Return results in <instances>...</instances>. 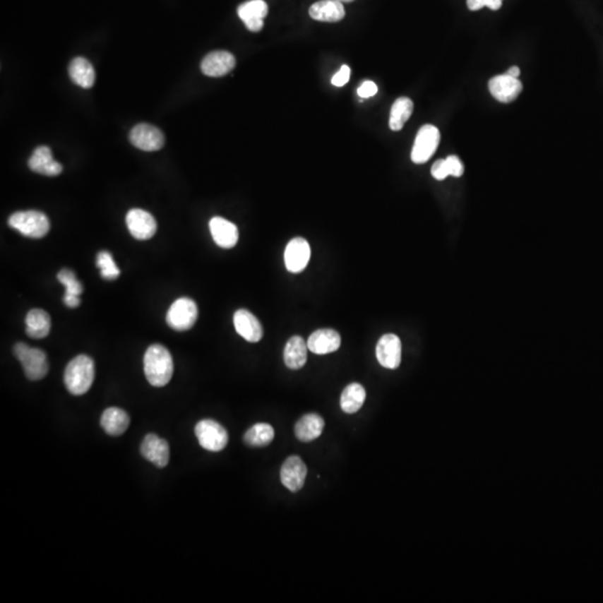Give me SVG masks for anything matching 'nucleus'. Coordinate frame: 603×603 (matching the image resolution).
<instances>
[{
	"mask_svg": "<svg viewBox=\"0 0 603 603\" xmlns=\"http://www.w3.org/2000/svg\"><path fill=\"white\" fill-rule=\"evenodd\" d=\"M145 374L150 385L165 387L170 382L174 374V360L166 347L153 345L145 351Z\"/></svg>",
	"mask_w": 603,
	"mask_h": 603,
	"instance_id": "1",
	"label": "nucleus"
},
{
	"mask_svg": "<svg viewBox=\"0 0 603 603\" xmlns=\"http://www.w3.org/2000/svg\"><path fill=\"white\" fill-rule=\"evenodd\" d=\"M95 378L94 361L85 354L75 357L67 364L64 372V383L72 395H82L88 393Z\"/></svg>",
	"mask_w": 603,
	"mask_h": 603,
	"instance_id": "2",
	"label": "nucleus"
},
{
	"mask_svg": "<svg viewBox=\"0 0 603 603\" xmlns=\"http://www.w3.org/2000/svg\"><path fill=\"white\" fill-rule=\"evenodd\" d=\"M8 225L13 229L30 238H43L51 228L49 217L42 211H18L11 215Z\"/></svg>",
	"mask_w": 603,
	"mask_h": 603,
	"instance_id": "3",
	"label": "nucleus"
},
{
	"mask_svg": "<svg viewBox=\"0 0 603 603\" xmlns=\"http://www.w3.org/2000/svg\"><path fill=\"white\" fill-rule=\"evenodd\" d=\"M13 353L19 362L22 363L25 374L28 379L32 381H38L45 378L49 372V366L44 351L36 347H28L25 343H17L13 347Z\"/></svg>",
	"mask_w": 603,
	"mask_h": 603,
	"instance_id": "4",
	"label": "nucleus"
},
{
	"mask_svg": "<svg viewBox=\"0 0 603 603\" xmlns=\"http://www.w3.org/2000/svg\"><path fill=\"white\" fill-rule=\"evenodd\" d=\"M195 434L199 445L205 450L213 453L222 451L227 446L229 441L227 430L213 419H203L198 422L196 424Z\"/></svg>",
	"mask_w": 603,
	"mask_h": 603,
	"instance_id": "5",
	"label": "nucleus"
},
{
	"mask_svg": "<svg viewBox=\"0 0 603 603\" xmlns=\"http://www.w3.org/2000/svg\"><path fill=\"white\" fill-rule=\"evenodd\" d=\"M198 307L193 299L181 297L174 301L167 313V323L176 331H188L195 326Z\"/></svg>",
	"mask_w": 603,
	"mask_h": 603,
	"instance_id": "6",
	"label": "nucleus"
},
{
	"mask_svg": "<svg viewBox=\"0 0 603 603\" xmlns=\"http://www.w3.org/2000/svg\"><path fill=\"white\" fill-rule=\"evenodd\" d=\"M441 142V133L436 126L426 124L417 133L414 148L411 151V160L417 165L426 163L433 157Z\"/></svg>",
	"mask_w": 603,
	"mask_h": 603,
	"instance_id": "7",
	"label": "nucleus"
},
{
	"mask_svg": "<svg viewBox=\"0 0 603 603\" xmlns=\"http://www.w3.org/2000/svg\"><path fill=\"white\" fill-rule=\"evenodd\" d=\"M311 247L306 239L302 237L293 238L287 244L284 253L286 270L293 274H299L306 268L310 262Z\"/></svg>",
	"mask_w": 603,
	"mask_h": 603,
	"instance_id": "8",
	"label": "nucleus"
},
{
	"mask_svg": "<svg viewBox=\"0 0 603 603\" xmlns=\"http://www.w3.org/2000/svg\"><path fill=\"white\" fill-rule=\"evenodd\" d=\"M126 226L136 239L147 241L157 232V225L155 217L142 209H131L126 214Z\"/></svg>",
	"mask_w": 603,
	"mask_h": 603,
	"instance_id": "9",
	"label": "nucleus"
},
{
	"mask_svg": "<svg viewBox=\"0 0 603 603\" xmlns=\"http://www.w3.org/2000/svg\"><path fill=\"white\" fill-rule=\"evenodd\" d=\"M130 141L134 147L143 151H157L165 145V136L155 126L141 123L132 129Z\"/></svg>",
	"mask_w": 603,
	"mask_h": 603,
	"instance_id": "10",
	"label": "nucleus"
},
{
	"mask_svg": "<svg viewBox=\"0 0 603 603\" xmlns=\"http://www.w3.org/2000/svg\"><path fill=\"white\" fill-rule=\"evenodd\" d=\"M306 476V465L299 456H289L280 468V482L294 493L304 486Z\"/></svg>",
	"mask_w": 603,
	"mask_h": 603,
	"instance_id": "11",
	"label": "nucleus"
},
{
	"mask_svg": "<svg viewBox=\"0 0 603 603\" xmlns=\"http://www.w3.org/2000/svg\"><path fill=\"white\" fill-rule=\"evenodd\" d=\"M376 354L383 368H398L401 363L400 339L395 334H385L376 345Z\"/></svg>",
	"mask_w": 603,
	"mask_h": 603,
	"instance_id": "12",
	"label": "nucleus"
},
{
	"mask_svg": "<svg viewBox=\"0 0 603 603\" xmlns=\"http://www.w3.org/2000/svg\"><path fill=\"white\" fill-rule=\"evenodd\" d=\"M489 92L497 101L510 103L518 99L523 85L518 78L508 75H497L489 82Z\"/></svg>",
	"mask_w": 603,
	"mask_h": 603,
	"instance_id": "13",
	"label": "nucleus"
},
{
	"mask_svg": "<svg viewBox=\"0 0 603 603\" xmlns=\"http://www.w3.org/2000/svg\"><path fill=\"white\" fill-rule=\"evenodd\" d=\"M141 454L157 467L163 468L166 467L170 459V448L165 439L155 434H149L142 441Z\"/></svg>",
	"mask_w": 603,
	"mask_h": 603,
	"instance_id": "14",
	"label": "nucleus"
},
{
	"mask_svg": "<svg viewBox=\"0 0 603 603\" xmlns=\"http://www.w3.org/2000/svg\"><path fill=\"white\" fill-rule=\"evenodd\" d=\"M235 65V56L229 52H211L201 61V71L207 76L220 78L232 72Z\"/></svg>",
	"mask_w": 603,
	"mask_h": 603,
	"instance_id": "15",
	"label": "nucleus"
},
{
	"mask_svg": "<svg viewBox=\"0 0 603 603\" xmlns=\"http://www.w3.org/2000/svg\"><path fill=\"white\" fill-rule=\"evenodd\" d=\"M210 234L215 243L222 249H232L238 243L237 226L222 217H214L209 222Z\"/></svg>",
	"mask_w": 603,
	"mask_h": 603,
	"instance_id": "16",
	"label": "nucleus"
},
{
	"mask_svg": "<svg viewBox=\"0 0 603 603\" xmlns=\"http://www.w3.org/2000/svg\"><path fill=\"white\" fill-rule=\"evenodd\" d=\"M237 13L251 32H259L264 27V18L268 13V6L264 0H249L238 7Z\"/></svg>",
	"mask_w": 603,
	"mask_h": 603,
	"instance_id": "17",
	"label": "nucleus"
},
{
	"mask_svg": "<svg viewBox=\"0 0 603 603\" xmlns=\"http://www.w3.org/2000/svg\"><path fill=\"white\" fill-rule=\"evenodd\" d=\"M341 345V337L335 330L321 328L313 332L307 340V347L315 354H328L339 350Z\"/></svg>",
	"mask_w": 603,
	"mask_h": 603,
	"instance_id": "18",
	"label": "nucleus"
},
{
	"mask_svg": "<svg viewBox=\"0 0 603 603\" xmlns=\"http://www.w3.org/2000/svg\"><path fill=\"white\" fill-rule=\"evenodd\" d=\"M236 332L246 341L256 343L263 338V326L258 318L247 310H238L234 314Z\"/></svg>",
	"mask_w": 603,
	"mask_h": 603,
	"instance_id": "19",
	"label": "nucleus"
},
{
	"mask_svg": "<svg viewBox=\"0 0 603 603\" xmlns=\"http://www.w3.org/2000/svg\"><path fill=\"white\" fill-rule=\"evenodd\" d=\"M28 167L34 172L49 177L59 176L63 171V166L54 160L51 149L45 145L36 148L28 160Z\"/></svg>",
	"mask_w": 603,
	"mask_h": 603,
	"instance_id": "20",
	"label": "nucleus"
},
{
	"mask_svg": "<svg viewBox=\"0 0 603 603\" xmlns=\"http://www.w3.org/2000/svg\"><path fill=\"white\" fill-rule=\"evenodd\" d=\"M309 13L318 22H340L345 16V7L339 0H321L311 6Z\"/></svg>",
	"mask_w": 603,
	"mask_h": 603,
	"instance_id": "21",
	"label": "nucleus"
},
{
	"mask_svg": "<svg viewBox=\"0 0 603 603\" xmlns=\"http://www.w3.org/2000/svg\"><path fill=\"white\" fill-rule=\"evenodd\" d=\"M323 418L318 414H307L302 417L295 424V436L302 443H310L320 437L323 433Z\"/></svg>",
	"mask_w": 603,
	"mask_h": 603,
	"instance_id": "22",
	"label": "nucleus"
},
{
	"mask_svg": "<svg viewBox=\"0 0 603 603\" xmlns=\"http://www.w3.org/2000/svg\"><path fill=\"white\" fill-rule=\"evenodd\" d=\"M129 424H130V417L123 409L112 407V408H107L102 414L101 426L107 435L114 436V437L123 435L128 429Z\"/></svg>",
	"mask_w": 603,
	"mask_h": 603,
	"instance_id": "23",
	"label": "nucleus"
},
{
	"mask_svg": "<svg viewBox=\"0 0 603 603\" xmlns=\"http://www.w3.org/2000/svg\"><path fill=\"white\" fill-rule=\"evenodd\" d=\"M307 342L302 337H292L284 349V362L292 370H299L307 361Z\"/></svg>",
	"mask_w": 603,
	"mask_h": 603,
	"instance_id": "24",
	"label": "nucleus"
},
{
	"mask_svg": "<svg viewBox=\"0 0 603 603\" xmlns=\"http://www.w3.org/2000/svg\"><path fill=\"white\" fill-rule=\"evenodd\" d=\"M57 280L65 286L66 292H65L63 302L66 306L71 309L80 306V295L83 293V286L78 280L75 273L70 268H63L61 272L57 274Z\"/></svg>",
	"mask_w": 603,
	"mask_h": 603,
	"instance_id": "25",
	"label": "nucleus"
},
{
	"mask_svg": "<svg viewBox=\"0 0 603 603\" xmlns=\"http://www.w3.org/2000/svg\"><path fill=\"white\" fill-rule=\"evenodd\" d=\"M51 332V316L46 311L34 309L26 315V333L32 339H44Z\"/></svg>",
	"mask_w": 603,
	"mask_h": 603,
	"instance_id": "26",
	"label": "nucleus"
},
{
	"mask_svg": "<svg viewBox=\"0 0 603 603\" xmlns=\"http://www.w3.org/2000/svg\"><path fill=\"white\" fill-rule=\"evenodd\" d=\"M71 78L76 85L90 88L95 82V71L91 63L84 57H76L71 61L68 67Z\"/></svg>",
	"mask_w": 603,
	"mask_h": 603,
	"instance_id": "27",
	"label": "nucleus"
},
{
	"mask_svg": "<svg viewBox=\"0 0 603 603\" xmlns=\"http://www.w3.org/2000/svg\"><path fill=\"white\" fill-rule=\"evenodd\" d=\"M366 397V389L360 383H351L342 393L340 400L342 410L345 411V414L358 412L362 408Z\"/></svg>",
	"mask_w": 603,
	"mask_h": 603,
	"instance_id": "28",
	"label": "nucleus"
},
{
	"mask_svg": "<svg viewBox=\"0 0 603 603\" xmlns=\"http://www.w3.org/2000/svg\"><path fill=\"white\" fill-rule=\"evenodd\" d=\"M414 111V102L409 97L395 100L390 112L389 126L393 131H400Z\"/></svg>",
	"mask_w": 603,
	"mask_h": 603,
	"instance_id": "29",
	"label": "nucleus"
},
{
	"mask_svg": "<svg viewBox=\"0 0 603 603\" xmlns=\"http://www.w3.org/2000/svg\"><path fill=\"white\" fill-rule=\"evenodd\" d=\"M275 431L270 424L261 422L253 424L244 435V441L251 447H265L272 443Z\"/></svg>",
	"mask_w": 603,
	"mask_h": 603,
	"instance_id": "30",
	"label": "nucleus"
},
{
	"mask_svg": "<svg viewBox=\"0 0 603 603\" xmlns=\"http://www.w3.org/2000/svg\"><path fill=\"white\" fill-rule=\"evenodd\" d=\"M97 266L101 270V276L107 280H114L120 276V270L115 264L111 253L102 251L97 253Z\"/></svg>",
	"mask_w": 603,
	"mask_h": 603,
	"instance_id": "31",
	"label": "nucleus"
},
{
	"mask_svg": "<svg viewBox=\"0 0 603 603\" xmlns=\"http://www.w3.org/2000/svg\"><path fill=\"white\" fill-rule=\"evenodd\" d=\"M447 168H448L449 176L462 177L464 174V166L462 161L459 160V157L456 155H449L446 159Z\"/></svg>",
	"mask_w": 603,
	"mask_h": 603,
	"instance_id": "32",
	"label": "nucleus"
},
{
	"mask_svg": "<svg viewBox=\"0 0 603 603\" xmlns=\"http://www.w3.org/2000/svg\"><path fill=\"white\" fill-rule=\"evenodd\" d=\"M431 174L437 180H445L449 176L446 159L436 161L431 167Z\"/></svg>",
	"mask_w": 603,
	"mask_h": 603,
	"instance_id": "33",
	"label": "nucleus"
},
{
	"mask_svg": "<svg viewBox=\"0 0 603 603\" xmlns=\"http://www.w3.org/2000/svg\"><path fill=\"white\" fill-rule=\"evenodd\" d=\"M350 67L347 66V65H343L341 67V70L337 73V74L334 75L333 78H332V84L335 86H343L349 82L350 80Z\"/></svg>",
	"mask_w": 603,
	"mask_h": 603,
	"instance_id": "34",
	"label": "nucleus"
},
{
	"mask_svg": "<svg viewBox=\"0 0 603 603\" xmlns=\"http://www.w3.org/2000/svg\"><path fill=\"white\" fill-rule=\"evenodd\" d=\"M378 92V86L371 82V80H366L361 84L358 88L359 97L362 99H369V97H374Z\"/></svg>",
	"mask_w": 603,
	"mask_h": 603,
	"instance_id": "35",
	"label": "nucleus"
},
{
	"mask_svg": "<svg viewBox=\"0 0 603 603\" xmlns=\"http://www.w3.org/2000/svg\"><path fill=\"white\" fill-rule=\"evenodd\" d=\"M467 7L470 11H479L486 7L485 0H467Z\"/></svg>",
	"mask_w": 603,
	"mask_h": 603,
	"instance_id": "36",
	"label": "nucleus"
},
{
	"mask_svg": "<svg viewBox=\"0 0 603 603\" xmlns=\"http://www.w3.org/2000/svg\"><path fill=\"white\" fill-rule=\"evenodd\" d=\"M503 0H485L486 7L491 11H498L502 7Z\"/></svg>",
	"mask_w": 603,
	"mask_h": 603,
	"instance_id": "37",
	"label": "nucleus"
},
{
	"mask_svg": "<svg viewBox=\"0 0 603 603\" xmlns=\"http://www.w3.org/2000/svg\"><path fill=\"white\" fill-rule=\"evenodd\" d=\"M520 71L518 66L511 67L510 70L507 71V72H506V75H508V76H512V78H518V76H520Z\"/></svg>",
	"mask_w": 603,
	"mask_h": 603,
	"instance_id": "38",
	"label": "nucleus"
},
{
	"mask_svg": "<svg viewBox=\"0 0 603 603\" xmlns=\"http://www.w3.org/2000/svg\"><path fill=\"white\" fill-rule=\"evenodd\" d=\"M339 1H341V3H351L353 0H339Z\"/></svg>",
	"mask_w": 603,
	"mask_h": 603,
	"instance_id": "39",
	"label": "nucleus"
}]
</instances>
